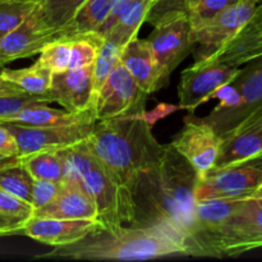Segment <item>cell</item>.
Returning <instances> with one entry per match:
<instances>
[{
  "mask_svg": "<svg viewBox=\"0 0 262 262\" xmlns=\"http://www.w3.org/2000/svg\"><path fill=\"white\" fill-rule=\"evenodd\" d=\"M251 197H252V199H262V184L252 194H251Z\"/></svg>",
  "mask_w": 262,
  "mask_h": 262,
  "instance_id": "42",
  "label": "cell"
},
{
  "mask_svg": "<svg viewBox=\"0 0 262 262\" xmlns=\"http://www.w3.org/2000/svg\"><path fill=\"white\" fill-rule=\"evenodd\" d=\"M233 84L242 97L239 106L217 112L212 110L207 117L201 118L214 128L220 137L262 106V56L245 64V68H241Z\"/></svg>",
  "mask_w": 262,
  "mask_h": 262,
  "instance_id": "10",
  "label": "cell"
},
{
  "mask_svg": "<svg viewBox=\"0 0 262 262\" xmlns=\"http://www.w3.org/2000/svg\"><path fill=\"white\" fill-rule=\"evenodd\" d=\"M35 2H37V3H41V2H42V0H35Z\"/></svg>",
  "mask_w": 262,
  "mask_h": 262,
  "instance_id": "45",
  "label": "cell"
},
{
  "mask_svg": "<svg viewBox=\"0 0 262 262\" xmlns=\"http://www.w3.org/2000/svg\"><path fill=\"white\" fill-rule=\"evenodd\" d=\"M72 59V40H54L40 53L37 63L53 73L69 69Z\"/></svg>",
  "mask_w": 262,
  "mask_h": 262,
  "instance_id": "29",
  "label": "cell"
},
{
  "mask_svg": "<svg viewBox=\"0 0 262 262\" xmlns=\"http://www.w3.org/2000/svg\"><path fill=\"white\" fill-rule=\"evenodd\" d=\"M119 60L145 94H152L168 83L145 40H130L120 49Z\"/></svg>",
  "mask_w": 262,
  "mask_h": 262,
  "instance_id": "18",
  "label": "cell"
},
{
  "mask_svg": "<svg viewBox=\"0 0 262 262\" xmlns=\"http://www.w3.org/2000/svg\"><path fill=\"white\" fill-rule=\"evenodd\" d=\"M255 2H257L258 4H262V0H255Z\"/></svg>",
  "mask_w": 262,
  "mask_h": 262,
  "instance_id": "44",
  "label": "cell"
},
{
  "mask_svg": "<svg viewBox=\"0 0 262 262\" xmlns=\"http://www.w3.org/2000/svg\"><path fill=\"white\" fill-rule=\"evenodd\" d=\"M237 0H200L192 9L188 10L192 30L201 27L206 22L219 14L223 9Z\"/></svg>",
  "mask_w": 262,
  "mask_h": 262,
  "instance_id": "31",
  "label": "cell"
},
{
  "mask_svg": "<svg viewBox=\"0 0 262 262\" xmlns=\"http://www.w3.org/2000/svg\"><path fill=\"white\" fill-rule=\"evenodd\" d=\"M2 74L7 81L19 87L22 91L32 95H46L51 86L53 72L36 61L28 68H2Z\"/></svg>",
  "mask_w": 262,
  "mask_h": 262,
  "instance_id": "23",
  "label": "cell"
},
{
  "mask_svg": "<svg viewBox=\"0 0 262 262\" xmlns=\"http://www.w3.org/2000/svg\"><path fill=\"white\" fill-rule=\"evenodd\" d=\"M0 123L14 136L20 158L41 151H59L83 142L90 137L96 124V122H89L73 125L35 127L10 122Z\"/></svg>",
  "mask_w": 262,
  "mask_h": 262,
  "instance_id": "8",
  "label": "cell"
},
{
  "mask_svg": "<svg viewBox=\"0 0 262 262\" xmlns=\"http://www.w3.org/2000/svg\"><path fill=\"white\" fill-rule=\"evenodd\" d=\"M177 110H181L179 105L160 104V105H158V106H156L152 112H146L145 110V112H143V118H145V119L147 120L148 124L152 127V125L155 124L159 119L166 117V115H169L170 113L177 112Z\"/></svg>",
  "mask_w": 262,
  "mask_h": 262,
  "instance_id": "37",
  "label": "cell"
},
{
  "mask_svg": "<svg viewBox=\"0 0 262 262\" xmlns=\"http://www.w3.org/2000/svg\"><path fill=\"white\" fill-rule=\"evenodd\" d=\"M78 183L95 201L99 211L97 222L104 230L117 232L124 224L136 225V205L133 196L122 188L109 171L90 151V158L81 170Z\"/></svg>",
  "mask_w": 262,
  "mask_h": 262,
  "instance_id": "4",
  "label": "cell"
},
{
  "mask_svg": "<svg viewBox=\"0 0 262 262\" xmlns=\"http://www.w3.org/2000/svg\"><path fill=\"white\" fill-rule=\"evenodd\" d=\"M169 255H188L186 241L163 227L130 225L117 232L99 230L76 243L55 247L41 257L143 261Z\"/></svg>",
  "mask_w": 262,
  "mask_h": 262,
  "instance_id": "2",
  "label": "cell"
},
{
  "mask_svg": "<svg viewBox=\"0 0 262 262\" xmlns=\"http://www.w3.org/2000/svg\"><path fill=\"white\" fill-rule=\"evenodd\" d=\"M23 220L12 219V217L0 216V235H8V234H15V233H20L22 230Z\"/></svg>",
  "mask_w": 262,
  "mask_h": 262,
  "instance_id": "38",
  "label": "cell"
},
{
  "mask_svg": "<svg viewBox=\"0 0 262 262\" xmlns=\"http://www.w3.org/2000/svg\"><path fill=\"white\" fill-rule=\"evenodd\" d=\"M40 3L35 0H3L0 2V40L17 28Z\"/></svg>",
  "mask_w": 262,
  "mask_h": 262,
  "instance_id": "28",
  "label": "cell"
},
{
  "mask_svg": "<svg viewBox=\"0 0 262 262\" xmlns=\"http://www.w3.org/2000/svg\"><path fill=\"white\" fill-rule=\"evenodd\" d=\"M2 68L3 66L0 64V95H17V94H25V91L19 89L18 86H15L12 82L7 81V79L3 77L2 74ZM27 94V92H26Z\"/></svg>",
  "mask_w": 262,
  "mask_h": 262,
  "instance_id": "39",
  "label": "cell"
},
{
  "mask_svg": "<svg viewBox=\"0 0 262 262\" xmlns=\"http://www.w3.org/2000/svg\"><path fill=\"white\" fill-rule=\"evenodd\" d=\"M239 72L241 67H228L205 58H197L196 63L181 74L178 84L179 107L193 113L200 105L209 101L210 95L215 90L234 81Z\"/></svg>",
  "mask_w": 262,
  "mask_h": 262,
  "instance_id": "7",
  "label": "cell"
},
{
  "mask_svg": "<svg viewBox=\"0 0 262 262\" xmlns=\"http://www.w3.org/2000/svg\"><path fill=\"white\" fill-rule=\"evenodd\" d=\"M0 155L19 156V150L14 136L2 123H0Z\"/></svg>",
  "mask_w": 262,
  "mask_h": 262,
  "instance_id": "36",
  "label": "cell"
},
{
  "mask_svg": "<svg viewBox=\"0 0 262 262\" xmlns=\"http://www.w3.org/2000/svg\"><path fill=\"white\" fill-rule=\"evenodd\" d=\"M151 128L143 112L132 113L99 120L86 140L92 155L132 196L141 174L158 163L164 151Z\"/></svg>",
  "mask_w": 262,
  "mask_h": 262,
  "instance_id": "1",
  "label": "cell"
},
{
  "mask_svg": "<svg viewBox=\"0 0 262 262\" xmlns=\"http://www.w3.org/2000/svg\"><path fill=\"white\" fill-rule=\"evenodd\" d=\"M133 0H114L112 5V10H110L109 15L105 19V22L102 23L101 27L99 28V31L96 32V35H99L100 37L105 38L110 33V31L114 28V26L117 25L118 20L120 19L122 14L124 13V10L127 9L130 5Z\"/></svg>",
  "mask_w": 262,
  "mask_h": 262,
  "instance_id": "35",
  "label": "cell"
},
{
  "mask_svg": "<svg viewBox=\"0 0 262 262\" xmlns=\"http://www.w3.org/2000/svg\"><path fill=\"white\" fill-rule=\"evenodd\" d=\"M3 122L15 123L22 125H35V127H56V125H73L79 123L97 122L95 109L89 112L74 113L53 109L48 104L30 105L17 114L12 115Z\"/></svg>",
  "mask_w": 262,
  "mask_h": 262,
  "instance_id": "20",
  "label": "cell"
},
{
  "mask_svg": "<svg viewBox=\"0 0 262 262\" xmlns=\"http://www.w3.org/2000/svg\"><path fill=\"white\" fill-rule=\"evenodd\" d=\"M60 182L46 181V179H35L32 191L33 211L50 204L61 189Z\"/></svg>",
  "mask_w": 262,
  "mask_h": 262,
  "instance_id": "33",
  "label": "cell"
},
{
  "mask_svg": "<svg viewBox=\"0 0 262 262\" xmlns=\"http://www.w3.org/2000/svg\"><path fill=\"white\" fill-rule=\"evenodd\" d=\"M51 41H54V35L42 22L37 5L17 28L0 40V64L4 66L40 54Z\"/></svg>",
  "mask_w": 262,
  "mask_h": 262,
  "instance_id": "15",
  "label": "cell"
},
{
  "mask_svg": "<svg viewBox=\"0 0 262 262\" xmlns=\"http://www.w3.org/2000/svg\"><path fill=\"white\" fill-rule=\"evenodd\" d=\"M33 177L20 163L0 169V188L32 205Z\"/></svg>",
  "mask_w": 262,
  "mask_h": 262,
  "instance_id": "26",
  "label": "cell"
},
{
  "mask_svg": "<svg viewBox=\"0 0 262 262\" xmlns=\"http://www.w3.org/2000/svg\"><path fill=\"white\" fill-rule=\"evenodd\" d=\"M94 64L77 69H67L53 73L48 96L51 102H56L67 112L79 114L95 109L92 90Z\"/></svg>",
  "mask_w": 262,
  "mask_h": 262,
  "instance_id": "12",
  "label": "cell"
},
{
  "mask_svg": "<svg viewBox=\"0 0 262 262\" xmlns=\"http://www.w3.org/2000/svg\"><path fill=\"white\" fill-rule=\"evenodd\" d=\"M32 216L97 220L99 211L94 200L78 183L63 182L58 196L49 205L35 210Z\"/></svg>",
  "mask_w": 262,
  "mask_h": 262,
  "instance_id": "19",
  "label": "cell"
},
{
  "mask_svg": "<svg viewBox=\"0 0 262 262\" xmlns=\"http://www.w3.org/2000/svg\"><path fill=\"white\" fill-rule=\"evenodd\" d=\"M170 145L188 160L199 178L202 179L216 165L222 137L201 118L188 115L184 120V127Z\"/></svg>",
  "mask_w": 262,
  "mask_h": 262,
  "instance_id": "11",
  "label": "cell"
},
{
  "mask_svg": "<svg viewBox=\"0 0 262 262\" xmlns=\"http://www.w3.org/2000/svg\"><path fill=\"white\" fill-rule=\"evenodd\" d=\"M219 100V105L215 107L214 110H228V109H234V107L239 106L241 101H242V97H241L239 91L237 90V87L233 84V81L229 82L227 84H223L219 89L215 90L209 97L210 100Z\"/></svg>",
  "mask_w": 262,
  "mask_h": 262,
  "instance_id": "34",
  "label": "cell"
},
{
  "mask_svg": "<svg viewBox=\"0 0 262 262\" xmlns=\"http://www.w3.org/2000/svg\"><path fill=\"white\" fill-rule=\"evenodd\" d=\"M99 230H102V227L97 220L31 216L25 222L20 233L42 245L59 247L78 242Z\"/></svg>",
  "mask_w": 262,
  "mask_h": 262,
  "instance_id": "13",
  "label": "cell"
},
{
  "mask_svg": "<svg viewBox=\"0 0 262 262\" xmlns=\"http://www.w3.org/2000/svg\"><path fill=\"white\" fill-rule=\"evenodd\" d=\"M262 56V4L252 19L228 42L201 58L228 67H242Z\"/></svg>",
  "mask_w": 262,
  "mask_h": 262,
  "instance_id": "16",
  "label": "cell"
},
{
  "mask_svg": "<svg viewBox=\"0 0 262 262\" xmlns=\"http://www.w3.org/2000/svg\"><path fill=\"white\" fill-rule=\"evenodd\" d=\"M48 95L17 94V95H0V122L8 119L12 115L17 114L30 105L50 104Z\"/></svg>",
  "mask_w": 262,
  "mask_h": 262,
  "instance_id": "30",
  "label": "cell"
},
{
  "mask_svg": "<svg viewBox=\"0 0 262 262\" xmlns=\"http://www.w3.org/2000/svg\"><path fill=\"white\" fill-rule=\"evenodd\" d=\"M120 48H118L113 41L109 38H102L101 45L99 48L96 60L94 63V76H92V90H94L95 106H96V100L101 91L102 86L106 82L110 72L113 71L114 66L119 59Z\"/></svg>",
  "mask_w": 262,
  "mask_h": 262,
  "instance_id": "27",
  "label": "cell"
},
{
  "mask_svg": "<svg viewBox=\"0 0 262 262\" xmlns=\"http://www.w3.org/2000/svg\"><path fill=\"white\" fill-rule=\"evenodd\" d=\"M32 215V205L0 188V216H7L26 222Z\"/></svg>",
  "mask_w": 262,
  "mask_h": 262,
  "instance_id": "32",
  "label": "cell"
},
{
  "mask_svg": "<svg viewBox=\"0 0 262 262\" xmlns=\"http://www.w3.org/2000/svg\"><path fill=\"white\" fill-rule=\"evenodd\" d=\"M258 7L260 4L255 0H237L209 22L193 30L194 42L212 48V50L217 49L234 37L252 19Z\"/></svg>",
  "mask_w": 262,
  "mask_h": 262,
  "instance_id": "14",
  "label": "cell"
},
{
  "mask_svg": "<svg viewBox=\"0 0 262 262\" xmlns=\"http://www.w3.org/2000/svg\"><path fill=\"white\" fill-rule=\"evenodd\" d=\"M146 97L147 94L140 89L118 59L97 96L95 106L97 122L145 112Z\"/></svg>",
  "mask_w": 262,
  "mask_h": 262,
  "instance_id": "9",
  "label": "cell"
},
{
  "mask_svg": "<svg viewBox=\"0 0 262 262\" xmlns=\"http://www.w3.org/2000/svg\"><path fill=\"white\" fill-rule=\"evenodd\" d=\"M0 2H3V0H0Z\"/></svg>",
  "mask_w": 262,
  "mask_h": 262,
  "instance_id": "46",
  "label": "cell"
},
{
  "mask_svg": "<svg viewBox=\"0 0 262 262\" xmlns=\"http://www.w3.org/2000/svg\"><path fill=\"white\" fill-rule=\"evenodd\" d=\"M262 247V199H241L227 222L200 246L199 256L233 257Z\"/></svg>",
  "mask_w": 262,
  "mask_h": 262,
  "instance_id": "3",
  "label": "cell"
},
{
  "mask_svg": "<svg viewBox=\"0 0 262 262\" xmlns=\"http://www.w3.org/2000/svg\"><path fill=\"white\" fill-rule=\"evenodd\" d=\"M154 7V0H133L105 38H109L118 48L122 49L130 40L137 37L141 26L147 19Z\"/></svg>",
  "mask_w": 262,
  "mask_h": 262,
  "instance_id": "22",
  "label": "cell"
},
{
  "mask_svg": "<svg viewBox=\"0 0 262 262\" xmlns=\"http://www.w3.org/2000/svg\"><path fill=\"white\" fill-rule=\"evenodd\" d=\"M262 152V106L224 136L216 165H228Z\"/></svg>",
  "mask_w": 262,
  "mask_h": 262,
  "instance_id": "17",
  "label": "cell"
},
{
  "mask_svg": "<svg viewBox=\"0 0 262 262\" xmlns=\"http://www.w3.org/2000/svg\"><path fill=\"white\" fill-rule=\"evenodd\" d=\"M87 0H42L38 4L41 18L46 28L55 35L67 26Z\"/></svg>",
  "mask_w": 262,
  "mask_h": 262,
  "instance_id": "25",
  "label": "cell"
},
{
  "mask_svg": "<svg viewBox=\"0 0 262 262\" xmlns=\"http://www.w3.org/2000/svg\"><path fill=\"white\" fill-rule=\"evenodd\" d=\"M114 0H87L74 17L55 35V40H74L94 35L109 15Z\"/></svg>",
  "mask_w": 262,
  "mask_h": 262,
  "instance_id": "21",
  "label": "cell"
},
{
  "mask_svg": "<svg viewBox=\"0 0 262 262\" xmlns=\"http://www.w3.org/2000/svg\"><path fill=\"white\" fill-rule=\"evenodd\" d=\"M20 163L19 156H4L0 155V169L7 168L9 165H14V164Z\"/></svg>",
  "mask_w": 262,
  "mask_h": 262,
  "instance_id": "40",
  "label": "cell"
},
{
  "mask_svg": "<svg viewBox=\"0 0 262 262\" xmlns=\"http://www.w3.org/2000/svg\"><path fill=\"white\" fill-rule=\"evenodd\" d=\"M262 184V152L212 168L197 183L196 201L248 199Z\"/></svg>",
  "mask_w": 262,
  "mask_h": 262,
  "instance_id": "6",
  "label": "cell"
},
{
  "mask_svg": "<svg viewBox=\"0 0 262 262\" xmlns=\"http://www.w3.org/2000/svg\"><path fill=\"white\" fill-rule=\"evenodd\" d=\"M20 159L33 179H46L63 183L64 161L59 151H41Z\"/></svg>",
  "mask_w": 262,
  "mask_h": 262,
  "instance_id": "24",
  "label": "cell"
},
{
  "mask_svg": "<svg viewBox=\"0 0 262 262\" xmlns=\"http://www.w3.org/2000/svg\"><path fill=\"white\" fill-rule=\"evenodd\" d=\"M160 2H163V0H154V3H155V5H158Z\"/></svg>",
  "mask_w": 262,
  "mask_h": 262,
  "instance_id": "43",
  "label": "cell"
},
{
  "mask_svg": "<svg viewBox=\"0 0 262 262\" xmlns=\"http://www.w3.org/2000/svg\"><path fill=\"white\" fill-rule=\"evenodd\" d=\"M152 32L146 38L166 81L171 72L193 50V30L186 9H171L154 19Z\"/></svg>",
  "mask_w": 262,
  "mask_h": 262,
  "instance_id": "5",
  "label": "cell"
},
{
  "mask_svg": "<svg viewBox=\"0 0 262 262\" xmlns=\"http://www.w3.org/2000/svg\"><path fill=\"white\" fill-rule=\"evenodd\" d=\"M199 2L200 0H182V4L184 5V9L188 12V10L192 9V8H193Z\"/></svg>",
  "mask_w": 262,
  "mask_h": 262,
  "instance_id": "41",
  "label": "cell"
}]
</instances>
